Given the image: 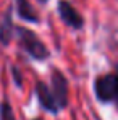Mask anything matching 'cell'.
Returning a JSON list of instances; mask_svg holds the SVG:
<instances>
[{
	"label": "cell",
	"mask_w": 118,
	"mask_h": 120,
	"mask_svg": "<svg viewBox=\"0 0 118 120\" xmlns=\"http://www.w3.org/2000/svg\"><path fill=\"white\" fill-rule=\"evenodd\" d=\"M0 120H16L13 107L8 99H3L0 102Z\"/></svg>",
	"instance_id": "cell-7"
},
{
	"label": "cell",
	"mask_w": 118,
	"mask_h": 120,
	"mask_svg": "<svg viewBox=\"0 0 118 120\" xmlns=\"http://www.w3.org/2000/svg\"><path fill=\"white\" fill-rule=\"evenodd\" d=\"M34 93L40 107L45 112L58 114L68 107V80L58 68H54L50 73V84L44 81H36Z\"/></svg>",
	"instance_id": "cell-1"
},
{
	"label": "cell",
	"mask_w": 118,
	"mask_h": 120,
	"mask_svg": "<svg viewBox=\"0 0 118 120\" xmlns=\"http://www.w3.org/2000/svg\"><path fill=\"white\" fill-rule=\"evenodd\" d=\"M13 39H16L20 49L24 54H28L31 59L39 60V62L50 59V50H49V47L44 44V41L40 39L32 29L16 24V26H15V38H13Z\"/></svg>",
	"instance_id": "cell-2"
},
{
	"label": "cell",
	"mask_w": 118,
	"mask_h": 120,
	"mask_svg": "<svg viewBox=\"0 0 118 120\" xmlns=\"http://www.w3.org/2000/svg\"><path fill=\"white\" fill-rule=\"evenodd\" d=\"M115 71L118 73V65H117V70H115ZM115 105H117V109H118V99H117V102H115Z\"/></svg>",
	"instance_id": "cell-9"
},
{
	"label": "cell",
	"mask_w": 118,
	"mask_h": 120,
	"mask_svg": "<svg viewBox=\"0 0 118 120\" xmlns=\"http://www.w3.org/2000/svg\"><path fill=\"white\" fill-rule=\"evenodd\" d=\"M34 120H44V119H34Z\"/></svg>",
	"instance_id": "cell-10"
},
{
	"label": "cell",
	"mask_w": 118,
	"mask_h": 120,
	"mask_svg": "<svg viewBox=\"0 0 118 120\" xmlns=\"http://www.w3.org/2000/svg\"><path fill=\"white\" fill-rule=\"evenodd\" d=\"M37 2H39L40 5H45V3H47V2H49V0H37Z\"/></svg>",
	"instance_id": "cell-8"
},
{
	"label": "cell",
	"mask_w": 118,
	"mask_h": 120,
	"mask_svg": "<svg viewBox=\"0 0 118 120\" xmlns=\"http://www.w3.org/2000/svg\"><path fill=\"white\" fill-rule=\"evenodd\" d=\"M57 13L60 20L63 21L68 28L79 31L84 28V16L75 8V5L70 0H58L57 2Z\"/></svg>",
	"instance_id": "cell-4"
},
{
	"label": "cell",
	"mask_w": 118,
	"mask_h": 120,
	"mask_svg": "<svg viewBox=\"0 0 118 120\" xmlns=\"http://www.w3.org/2000/svg\"><path fill=\"white\" fill-rule=\"evenodd\" d=\"M11 11H13V7H10L0 20V44L2 45H8L15 38V26L16 24L13 23Z\"/></svg>",
	"instance_id": "cell-5"
},
{
	"label": "cell",
	"mask_w": 118,
	"mask_h": 120,
	"mask_svg": "<svg viewBox=\"0 0 118 120\" xmlns=\"http://www.w3.org/2000/svg\"><path fill=\"white\" fill-rule=\"evenodd\" d=\"M13 2H15L13 8H15V13L18 18H21L23 21H28V23H39L40 21L39 13L36 11V8L31 5L29 0H13Z\"/></svg>",
	"instance_id": "cell-6"
},
{
	"label": "cell",
	"mask_w": 118,
	"mask_h": 120,
	"mask_svg": "<svg viewBox=\"0 0 118 120\" xmlns=\"http://www.w3.org/2000/svg\"><path fill=\"white\" fill-rule=\"evenodd\" d=\"M94 96L100 104H115L118 99V73H104L94 80Z\"/></svg>",
	"instance_id": "cell-3"
}]
</instances>
